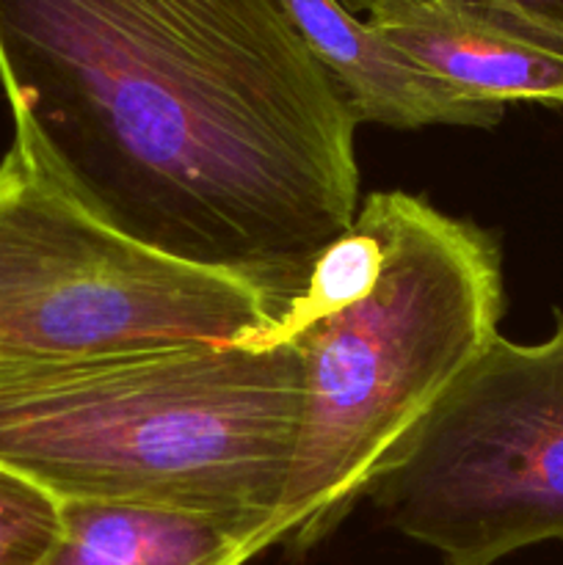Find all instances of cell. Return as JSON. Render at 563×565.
<instances>
[{"label":"cell","instance_id":"cell-9","mask_svg":"<svg viewBox=\"0 0 563 565\" xmlns=\"http://www.w3.org/2000/svg\"><path fill=\"white\" fill-rule=\"evenodd\" d=\"M386 252L384 191L370 193L351 226L315 257L301 292L282 309L265 334L252 342H293L301 331L368 296L381 276Z\"/></svg>","mask_w":563,"mask_h":565},{"label":"cell","instance_id":"cell-1","mask_svg":"<svg viewBox=\"0 0 563 565\" xmlns=\"http://www.w3.org/2000/svg\"><path fill=\"white\" fill-rule=\"evenodd\" d=\"M0 86L94 218L276 318L359 210V119L279 0H0Z\"/></svg>","mask_w":563,"mask_h":565},{"label":"cell","instance_id":"cell-2","mask_svg":"<svg viewBox=\"0 0 563 565\" xmlns=\"http://www.w3.org/2000/svg\"><path fill=\"white\" fill-rule=\"evenodd\" d=\"M301 408L290 342L119 353L0 381V463L59 500L193 508L276 535Z\"/></svg>","mask_w":563,"mask_h":565},{"label":"cell","instance_id":"cell-11","mask_svg":"<svg viewBox=\"0 0 563 565\" xmlns=\"http://www.w3.org/2000/svg\"><path fill=\"white\" fill-rule=\"evenodd\" d=\"M480 9L508 14L528 25L544 28V31L563 36V0H467Z\"/></svg>","mask_w":563,"mask_h":565},{"label":"cell","instance_id":"cell-10","mask_svg":"<svg viewBox=\"0 0 563 565\" xmlns=\"http://www.w3.org/2000/svg\"><path fill=\"white\" fill-rule=\"evenodd\" d=\"M59 530V497L0 463V565H42Z\"/></svg>","mask_w":563,"mask_h":565},{"label":"cell","instance_id":"cell-6","mask_svg":"<svg viewBox=\"0 0 563 565\" xmlns=\"http://www.w3.org/2000/svg\"><path fill=\"white\" fill-rule=\"evenodd\" d=\"M364 20L469 103L563 108V36L467 0H390Z\"/></svg>","mask_w":563,"mask_h":565},{"label":"cell","instance_id":"cell-4","mask_svg":"<svg viewBox=\"0 0 563 565\" xmlns=\"http://www.w3.org/2000/svg\"><path fill=\"white\" fill-rule=\"evenodd\" d=\"M276 309L94 218L14 138L0 160V381L119 353L254 340Z\"/></svg>","mask_w":563,"mask_h":565},{"label":"cell","instance_id":"cell-8","mask_svg":"<svg viewBox=\"0 0 563 565\" xmlns=\"http://www.w3.org/2000/svg\"><path fill=\"white\" fill-rule=\"evenodd\" d=\"M276 544L268 522L149 505L61 500V530L42 565H248Z\"/></svg>","mask_w":563,"mask_h":565},{"label":"cell","instance_id":"cell-12","mask_svg":"<svg viewBox=\"0 0 563 565\" xmlns=\"http://www.w3.org/2000/svg\"><path fill=\"white\" fill-rule=\"evenodd\" d=\"M342 6H346L348 11H351V14H373L375 9H379V6H384V3H390V0H340Z\"/></svg>","mask_w":563,"mask_h":565},{"label":"cell","instance_id":"cell-7","mask_svg":"<svg viewBox=\"0 0 563 565\" xmlns=\"http://www.w3.org/2000/svg\"><path fill=\"white\" fill-rule=\"evenodd\" d=\"M296 31L359 121L419 130L431 125L495 127L506 110L469 103L408 58L340 0H279Z\"/></svg>","mask_w":563,"mask_h":565},{"label":"cell","instance_id":"cell-5","mask_svg":"<svg viewBox=\"0 0 563 565\" xmlns=\"http://www.w3.org/2000/svg\"><path fill=\"white\" fill-rule=\"evenodd\" d=\"M368 494L445 565H495L563 541V312L539 345L497 334Z\"/></svg>","mask_w":563,"mask_h":565},{"label":"cell","instance_id":"cell-3","mask_svg":"<svg viewBox=\"0 0 563 565\" xmlns=\"http://www.w3.org/2000/svg\"><path fill=\"white\" fill-rule=\"evenodd\" d=\"M386 252L373 290L293 337L304 408L276 535L307 550L368 494L447 386L495 340V241L425 199L384 191Z\"/></svg>","mask_w":563,"mask_h":565}]
</instances>
